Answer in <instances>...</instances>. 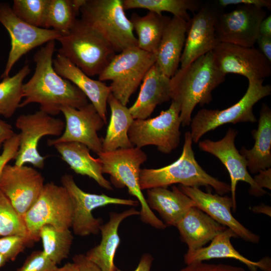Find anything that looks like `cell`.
Masks as SVG:
<instances>
[{
	"mask_svg": "<svg viewBox=\"0 0 271 271\" xmlns=\"http://www.w3.org/2000/svg\"><path fill=\"white\" fill-rule=\"evenodd\" d=\"M57 264L49 259L42 250L33 251L16 271H54Z\"/></svg>",
	"mask_w": 271,
	"mask_h": 271,
	"instance_id": "f35d334b",
	"label": "cell"
},
{
	"mask_svg": "<svg viewBox=\"0 0 271 271\" xmlns=\"http://www.w3.org/2000/svg\"><path fill=\"white\" fill-rule=\"evenodd\" d=\"M140 215V211L131 208L120 213L111 212L109 220L100 228L101 240L99 244L90 249L86 257L102 271H113L116 267L113 262L116 250L120 244L118 228L125 218Z\"/></svg>",
	"mask_w": 271,
	"mask_h": 271,
	"instance_id": "d4e9b609",
	"label": "cell"
},
{
	"mask_svg": "<svg viewBox=\"0 0 271 271\" xmlns=\"http://www.w3.org/2000/svg\"><path fill=\"white\" fill-rule=\"evenodd\" d=\"M225 76L217 67L212 52L178 69L171 78V99L179 105L183 126L190 124L197 104L211 102L212 92L225 81Z\"/></svg>",
	"mask_w": 271,
	"mask_h": 271,
	"instance_id": "7a4b0ae2",
	"label": "cell"
},
{
	"mask_svg": "<svg viewBox=\"0 0 271 271\" xmlns=\"http://www.w3.org/2000/svg\"><path fill=\"white\" fill-rule=\"evenodd\" d=\"M190 131L185 134L180 157L172 164L158 169H141L139 183L142 190L167 187L175 184L199 188L210 186L222 195L230 191V185L207 173L195 159Z\"/></svg>",
	"mask_w": 271,
	"mask_h": 271,
	"instance_id": "3957f363",
	"label": "cell"
},
{
	"mask_svg": "<svg viewBox=\"0 0 271 271\" xmlns=\"http://www.w3.org/2000/svg\"><path fill=\"white\" fill-rule=\"evenodd\" d=\"M122 0H86L81 20L97 31L115 53L138 47L132 24L125 15Z\"/></svg>",
	"mask_w": 271,
	"mask_h": 271,
	"instance_id": "8992f818",
	"label": "cell"
},
{
	"mask_svg": "<svg viewBox=\"0 0 271 271\" xmlns=\"http://www.w3.org/2000/svg\"><path fill=\"white\" fill-rule=\"evenodd\" d=\"M233 11L219 14L215 25L218 43L252 47L259 36V26L266 18L264 9L239 5Z\"/></svg>",
	"mask_w": 271,
	"mask_h": 271,
	"instance_id": "5bb4252c",
	"label": "cell"
},
{
	"mask_svg": "<svg viewBox=\"0 0 271 271\" xmlns=\"http://www.w3.org/2000/svg\"><path fill=\"white\" fill-rule=\"evenodd\" d=\"M35 241L28 236L14 235L0 237V254L7 261H14L17 256Z\"/></svg>",
	"mask_w": 271,
	"mask_h": 271,
	"instance_id": "74e56055",
	"label": "cell"
},
{
	"mask_svg": "<svg viewBox=\"0 0 271 271\" xmlns=\"http://www.w3.org/2000/svg\"><path fill=\"white\" fill-rule=\"evenodd\" d=\"M217 3L221 8L232 5L253 6L268 9L271 8V1L270 0H219Z\"/></svg>",
	"mask_w": 271,
	"mask_h": 271,
	"instance_id": "b9f144b4",
	"label": "cell"
},
{
	"mask_svg": "<svg viewBox=\"0 0 271 271\" xmlns=\"http://www.w3.org/2000/svg\"><path fill=\"white\" fill-rule=\"evenodd\" d=\"M124 10L144 9L158 14L167 12L176 17L189 22L188 11L197 12L202 5L197 0H122Z\"/></svg>",
	"mask_w": 271,
	"mask_h": 271,
	"instance_id": "d6a6232c",
	"label": "cell"
},
{
	"mask_svg": "<svg viewBox=\"0 0 271 271\" xmlns=\"http://www.w3.org/2000/svg\"><path fill=\"white\" fill-rule=\"evenodd\" d=\"M19 148V140L13 137L6 141L3 144V149L0 154V176L4 167L8 163L15 160Z\"/></svg>",
	"mask_w": 271,
	"mask_h": 271,
	"instance_id": "60d3db41",
	"label": "cell"
},
{
	"mask_svg": "<svg viewBox=\"0 0 271 271\" xmlns=\"http://www.w3.org/2000/svg\"><path fill=\"white\" fill-rule=\"evenodd\" d=\"M65 125V122L60 118L54 117L41 110L19 116L16 126L20 130V145L15 165L23 166L29 163L34 167L43 168L47 157L39 152L40 139L46 136L60 137Z\"/></svg>",
	"mask_w": 271,
	"mask_h": 271,
	"instance_id": "8fae6325",
	"label": "cell"
},
{
	"mask_svg": "<svg viewBox=\"0 0 271 271\" xmlns=\"http://www.w3.org/2000/svg\"><path fill=\"white\" fill-rule=\"evenodd\" d=\"M256 43L258 45V50L271 63V37L259 35Z\"/></svg>",
	"mask_w": 271,
	"mask_h": 271,
	"instance_id": "f6af8a7d",
	"label": "cell"
},
{
	"mask_svg": "<svg viewBox=\"0 0 271 271\" xmlns=\"http://www.w3.org/2000/svg\"><path fill=\"white\" fill-rule=\"evenodd\" d=\"M56 40L61 45L58 53L89 77L99 75L116 55L104 38L81 19Z\"/></svg>",
	"mask_w": 271,
	"mask_h": 271,
	"instance_id": "277c9868",
	"label": "cell"
},
{
	"mask_svg": "<svg viewBox=\"0 0 271 271\" xmlns=\"http://www.w3.org/2000/svg\"><path fill=\"white\" fill-rule=\"evenodd\" d=\"M60 112L65 118L64 130L58 138L48 141L49 146L61 143L77 142L97 154L102 152V138L98 137L97 132L105 124L91 103L80 109L62 106Z\"/></svg>",
	"mask_w": 271,
	"mask_h": 271,
	"instance_id": "2e32d148",
	"label": "cell"
},
{
	"mask_svg": "<svg viewBox=\"0 0 271 271\" xmlns=\"http://www.w3.org/2000/svg\"><path fill=\"white\" fill-rule=\"evenodd\" d=\"M73 262L75 263L79 271H102L95 264L90 261L85 254H78L73 256Z\"/></svg>",
	"mask_w": 271,
	"mask_h": 271,
	"instance_id": "7bdbcfd3",
	"label": "cell"
},
{
	"mask_svg": "<svg viewBox=\"0 0 271 271\" xmlns=\"http://www.w3.org/2000/svg\"><path fill=\"white\" fill-rule=\"evenodd\" d=\"M86 0H49L44 29L53 30L61 36L68 34Z\"/></svg>",
	"mask_w": 271,
	"mask_h": 271,
	"instance_id": "1f68e13d",
	"label": "cell"
},
{
	"mask_svg": "<svg viewBox=\"0 0 271 271\" xmlns=\"http://www.w3.org/2000/svg\"><path fill=\"white\" fill-rule=\"evenodd\" d=\"M259 35L271 37V16L265 18L259 26Z\"/></svg>",
	"mask_w": 271,
	"mask_h": 271,
	"instance_id": "c3c4849f",
	"label": "cell"
},
{
	"mask_svg": "<svg viewBox=\"0 0 271 271\" xmlns=\"http://www.w3.org/2000/svg\"><path fill=\"white\" fill-rule=\"evenodd\" d=\"M44 184L42 175L35 168L25 165L8 164L0 176V191L23 219L38 199Z\"/></svg>",
	"mask_w": 271,
	"mask_h": 271,
	"instance_id": "9a60e30c",
	"label": "cell"
},
{
	"mask_svg": "<svg viewBox=\"0 0 271 271\" xmlns=\"http://www.w3.org/2000/svg\"><path fill=\"white\" fill-rule=\"evenodd\" d=\"M189 22L173 17L166 26L156 53L155 64L169 78L178 69Z\"/></svg>",
	"mask_w": 271,
	"mask_h": 271,
	"instance_id": "603a6c76",
	"label": "cell"
},
{
	"mask_svg": "<svg viewBox=\"0 0 271 271\" xmlns=\"http://www.w3.org/2000/svg\"><path fill=\"white\" fill-rule=\"evenodd\" d=\"M49 0H14L12 9L19 19L35 27L44 28Z\"/></svg>",
	"mask_w": 271,
	"mask_h": 271,
	"instance_id": "8d00e7d4",
	"label": "cell"
},
{
	"mask_svg": "<svg viewBox=\"0 0 271 271\" xmlns=\"http://www.w3.org/2000/svg\"><path fill=\"white\" fill-rule=\"evenodd\" d=\"M181 124L179 105L172 101L169 108L156 117L134 119L128 136L133 147L154 145L159 152L169 154L180 144Z\"/></svg>",
	"mask_w": 271,
	"mask_h": 271,
	"instance_id": "30bf717a",
	"label": "cell"
},
{
	"mask_svg": "<svg viewBox=\"0 0 271 271\" xmlns=\"http://www.w3.org/2000/svg\"><path fill=\"white\" fill-rule=\"evenodd\" d=\"M237 131L229 128L220 140L213 141L206 139L199 142V147L203 151L210 153L218 158L224 165L229 174L230 191L233 202V210L236 209V189L239 181L250 185V193L256 196H263L266 192L254 182L247 170L245 159L236 149L234 141Z\"/></svg>",
	"mask_w": 271,
	"mask_h": 271,
	"instance_id": "d6986e66",
	"label": "cell"
},
{
	"mask_svg": "<svg viewBox=\"0 0 271 271\" xmlns=\"http://www.w3.org/2000/svg\"><path fill=\"white\" fill-rule=\"evenodd\" d=\"M53 146L61 155L62 159L76 174L93 179L103 188L113 190L110 182L103 175L100 159L92 157L90 150L85 145L77 142H66L58 143Z\"/></svg>",
	"mask_w": 271,
	"mask_h": 271,
	"instance_id": "83f0119b",
	"label": "cell"
},
{
	"mask_svg": "<svg viewBox=\"0 0 271 271\" xmlns=\"http://www.w3.org/2000/svg\"><path fill=\"white\" fill-rule=\"evenodd\" d=\"M171 19L152 12L144 16L132 14L129 20L138 36V47L156 54L164 29Z\"/></svg>",
	"mask_w": 271,
	"mask_h": 271,
	"instance_id": "4dcf8cb0",
	"label": "cell"
},
{
	"mask_svg": "<svg viewBox=\"0 0 271 271\" xmlns=\"http://www.w3.org/2000/svg\"><path fill=\"white\" fill-rule=\"evenodd\" d=\"M212 52L217 67L225 75L234 73L248 80H264L271 75V63L254 47L219 43Z\"/></svg>",
	"mask_w": 271,
	"mask_h": 271,
	"instance_id": "e0dca14e",
	"label": "cell"
},
{
	"mask_svg": "<svg viewBox=\"0 0 271 271\" xmlns=\"http://www.w3.org/2000/svg\"><path fill=\"white\" fill-rule=\"evenodd\" d=\"M147 202L150 209L158 212L167 226H176L190 208L195 206L194 201L179 188L173 186L147 190Z\"/></svg>",
	"mask_w": 271,
	"mask_h": 271,
	"instance_id": "4316f807",
	"label": "cell"
},
{
	"mask_svg": "<svg viewBox=\"0 0 271 271\" xmlns=\"http://www.w3.org/2000/svg\"><path fill=\"white\" fill-rule=\"evenodd\" d=\"M30 71L29 65H25L15 75L3 79L0 82V115L11 117L20 107L23 81Z\"/></svg>",
	"mask_w": 271,
	"mask_h": 271,
	"instance_id": "e575fe53",
	"label": "cell"
},
{
	"mask_svg": "<svg viewBox=\"0 0 271 271\" xmlns=\"http://www.w3.org/2000/svg\"><path fill=\"white\" fill-rule=\"evenodd\" d=\"M194 202L195 206L206 213L218 223L231 229L244 240L256 243L258 235L250 231L237 220L231 213V197L218 194L206 193L199 188L180 185L179 188Z\"/></svg>",
	"mask_w": 271,
	"mask_h": 271,
	"instance_id": "ffe728a7",
	"label": "cell"
},
{
	"mask_svg": "<svg viewBox=\"0 0 271 271\" xmlns=\"http://www.w3.org/2000/svg\"><path fill=\"white\" fill-rule=\"evenodd\" d=\"M97 155L102 163V172L110 175L111 184L118 188L126 187L137 198L141 205V220L155 228L165 229L166 225L149 207L140 186L141 166L147 160V154L141 149L132 147Z\"/></svg>",
	"mask_w": 271,
	"mask_h": 271,
	"instance_id": "5b68a950",
	"label": "cell"
},
{
	"mask_svg": "<svg viewBox=\"0 0 271 271\" xmlns=\"http://www.w3.org/2000/svg\"><path fill=\"white\" fill-rule=\"evenodd\" d=\"M254 140L253 147L247 150L242 147L240 154L247 162V169L251 173L271 167V109L263 103L259 113L258 127L252 131Z\"/></svg>",
	"mask_w": 271,
	"mask_h": 271,
	"instance_id": "f1b7e54d",
	"label": "cell"
},
{
	"mask_svg": "<svg viewBox=\"0 0 271 271\" xmlns=\"http://www.w3.org/2000/svg\"><path fill=\"white\" fill-rule=\"evenodd\" d=\"M7 261V260L0 254V267L3 266Z\"/></svg>",
	"mask_w": 271,
	"mask_h": 271,
	"instance_id": "816d5d0a",
	"label": "cell"
},
{
	"mask_svg": "<svg viewBox=\"0 0 271 271\" xmlns=\"http://www.w3.org/2000/svg\"><path fill=\"white\" fill-rule=\"evenodd\" d=\"M39 237L43 244V252L55 264H59L68 257L73 240L69 229L58 230L46 225L39 230Z\"/></svg>",
	"mask_w": 271,
	"mask_h": 271,
	"instance_id": "836d02e7",
	"label": "cell"
},
{
	"mask_svg": "<svg viewBox=\"0 0 271 271\" xmlns=\"http://www.w3.org/2000/svg\"><path fill=\"white\" fill-rule=\"evenodd\" d=\"M14 235L32 238L23 219L0 191V237Z\"/></svg>",
	"mask_w": 271,
	"mask_h": 271,
	"instance_id": "d590c367",
	"label": "cell"
},
{
	"mask_svg": "<svg viewBox=\"0 0 271 271\" xmlns=\"http://www.w3.org/2000/svg\"><path fill=\"white\" fill-rule=\"evenodd\" d=\"M153 257L149 253H145L141 257L137 267L133 271H150ZM113 271H122L117 267Z\"/></svg>",
	"mask_w": 271,
	"mask_h": 271,
	"instance_id": "7dc6e473",
	"label": "cell"
},
{
	"mask_svg": "<svg viewBox=\"0 0 271 271\" xmlns=\"http://www.w3.org/2000/svg\"><path fill=\"white\" fill-rule=\"evenodd\" d=\"M136 101L129 108L134 119H145L157 105L171 99V78L155 63L143 79Z\"/></svg>",
	"mask_w": 271,
	"mask_h": 271,
	"instance_id": "7402d4cb",
	"label": "cell"
},
{
	"mask_svg": "<svg viewBox=\"0 0 271 271\" xmlns=\"http://www.w3.org/2000/svg\"><path fill=\"white\" fill-rule=\"evenodd\" d=\"M236 238V234L230 228L216 236L207 246L194 250H188L184 256L186 264L194 261H203L212 258H229L239 260L245 264L250 271H271V261L265 257L258 261H251L237 251L232 245L230 239Z\"/></svg>",
	"mask_w": 271,
	"mask_h": 271,
	"instance_id": "cb8c5ba5",
	"label": "cell"
},
{
	"mask_svg": "<svg viewBox=\"0 0 271 271\" xmlns=\"http://www.w3.org/2000/svg\"><path fill=\"white\" fill-rule=\"evenodd\" d=\"M0 23L11 38V49L2 79L9 77L15 63L22 56L34 48L51 41L57 40L61 34L53 30L32 26L20 19L6 3H0Z\"/></svg>",
	"mask_w": 271,
	"mask_h": 271,
	"instance_id": "4fadbf2b",
	"label": "cell"
},
{
	"mask_svg": "<svg viewBox=\"0 0 271 271\" xmlns=\"http://www.w3.org/2000/svg\"><path fill=\"white\" fill-rule=\"evenodd\" d=\"M176 227L188 250L203 247L227 228L196 206L190 208Z\"/></svg>",
	"mask_w": 271,
	"mask_h": 271,
	"instance_id": "484cf974",
	"label": "cell"
},
{
	"mask_svg": "<svg viewBox=\"0 0 271 271\" xmlns=\"http://www.w3.org/2000/svg\"><path fill=\"white\" fill-rule=\"evenodd\" d=\"M255 175L253 180L255 183L261 188L271 189V168L260 170Z\"/></svg>",
	"mask_w": 271,
	"mask_h": 271,
	"instance_id": "ee69618b",
	"label": "cell"
},
{
	"mask_svg": "<svg viewBox=\"0 0 271 271\" xmlns=\"http://www.w3.org/2000/svg\"><path fill=\"white\" fill-rule=\"evenodd\" d=\"M55 50L53 40L35 54V70L30 79L23 84L24 99L20 107L37 103L40 104V110L53 116L60 112L62 106L80 109L88 103L81 91L55 71L53 66Z\"/></svg>",
	"mask_w": 271,
	"mask_h": 271,
	"instance_id": "6da1fadb",
	"label": "cell"
},
{
	"mask_svg": "<svg viewBox=\"0 0 271 271\" xmlns=\"http://www.w3.org/2000/svg\"><path fill=\"white\" fill-rule=\"evenodd\" d=\"M155 62V54L146 52L138 47H130L114 56L98 75V80L111 81V93L126 106L130 97Z\"/></svg>",
	"mask_w": 271,
	"mask_h": 271,
	"instance_id": "52a82bcc",
	"label": "cell"
},
{
	"mask_svg": "<svg viewBox=\"0 0 271 271\" xmlns=\"http://www.w3.org/2000/svg\"><path fill=\"white\" fill-rule=\"evenodd\" d=\"M221 8L217 2L202 5L189 21L180 68H184L201 56L212 52L219 43L215 25Z\"/></svg>",
	"mask_w": 271,
	"mask_h": 271,
	"instance_id": "ac0fdd59",
	"label": "cell"
},
{
	"mask_svg": "<svg viewBox=\"0 0 271 271\" xmlns=\"http://www.w3.org/2000/svg\"><path fill=\"white\" fill-rule=\"evenodd\" d=\"M263 80H248V87L243 97L226 109L203 108L199 110L190 123V132L193 142L198 143L204 134L223 124L255 122L256 119L253 111L254 104L271 94L270 85H263Z\"/></svg>",
	"mask_w": 271,
	"mask_h": 271,
	"instance_id": "ba28073f",
	"label": "cell"
},
{
	"mask_svg": "<svg viewBox=\"0 0 271 271\" xmlns=\"http://www.w3.org/2000/svg\"><path fill=\"white\" fill-rule=\"evenodd\" d=\"M62 186L68 191L73 206L72 228L74 233L84 237L97 234L100 232L102 220L96 218L92 211L98 207L108 205L136 206L137 200L113 197L104 194H96L86 192L76 183L73 176L65 174L61 179Z\"/></svg>",
	"mask_w": 271,
	"mask_h": 271,
	"instance_id": "7c38bea8",
	"label": "cell"
},
{
	"mask_svg": "<svg viewBox=\"0 0 271 271\" xmlns=\"http://www.w3.org/2000/svg\"><path fill=\"white\" fill-rule=\"evenodd\" d=\"M107 104L111 114L105 136L102 138V152L133 147L128 136L129 128L134 120L129 108L121 104L111 93L108 96Z\"/></svg>",
	"mask_w": 271,
	"mask_h": 271,
	"instance_id": "f546056e",
	"label": "cell"
},
{
	"mask_svg": "<svg viewBox=\"0 0 271 271\" xmlns=\"http://www.w3.org/2000/svg\"><path fill=\"white\" fill-rule=\"evenodd\" d=\"M27 230L35 241L39 230L46 225L58 230L70 229L73 221V206L67 190L51 182L44 184L37 201L23 217Z\"/></svg>",
	"mask_w": 271,
	"mask_h": 271,
	"instance_id": "9c48e42d",
	"label": "cell"
},
{
	"mask_svg": "<svg viewBox=\"0 0 271 271\" xmlns=\"http://www.w3.org/2000/svg\"><path fill=\"white\" fill-rule=\"evenodd\" d=\"M15 133L11 124L0 119V148Z\"/></svg>",
	"mask_w": 271,
	"mask_h": 271,
	"instance_id": "bcb514c9",
	"label": "cell"
},
{
	"mask_svg": "<svg viewBox=\"0 0 271 271\" xmlns=\"http://www.w3.org/2000/svg\"><path fill=\"white\" fill-rule=\"evenodd\" d=\"M53 66L60 76L75 85L89 99L106 124L107 99L111 94L109 86L99 80L91 79L58 53L53 60Z\"/></svg>",
	"mask_w": 271,
	"mask_h": 271,
	"instance_id": "44dd1931",
	"label": "cell"
},
{
	"mask_svg": "<svg viewBox=\"0 0 271 271\" xmlns=\"http://www.w3.org/2000/svg\"><path fill=\"white\" fill-rule=\"evenodd\" d=\"M252 211L255 213H264L270 216V208L267 205H260L258 206H255L253 208Z\"/></svg>",
	"mask_w": 271,
	"mask_h": 271,
	"instance_id": "f907efd6",
	"label": "cell"
},
{
	"mask_svg": "<svg viewBox=\"0 0 271 271\" xmlns=\"http://www.w3.org/2000/svg\"><path fill=\"white\" fill-rule=\"evenodd\" d=\"M54 271H79L77 265L74 262H68L61 267H57Z\"/></svg>",
	"mask_w": 271,
	"mask_h": 271,
	"instance_id": "681fc988",
	"label": "cell"
},
{
	"mask_svg": "<svg viewBox=\"0 0 271 271\" xmlns=\"http://www.w3.org/2000/svg\"><path fill=\"white\" fill-rule=\"evenodd\" d=\"M179 271H246L243 268L226 264H209L203 261L190 263Z\"/></svg>",
	"mask_w": 271,
	"mask_h": 271,
	"instance_id": "ab89813d",
	"label": "cell"
}]
</instances>
